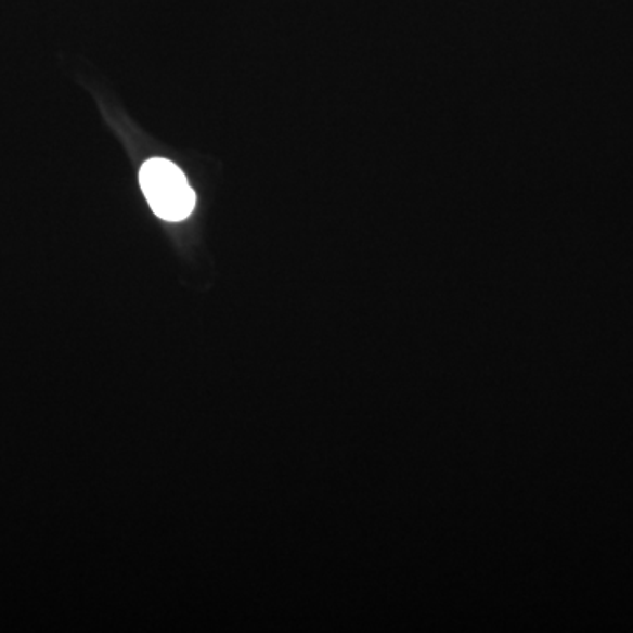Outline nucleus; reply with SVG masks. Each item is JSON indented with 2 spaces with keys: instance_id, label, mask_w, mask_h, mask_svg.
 <instances>
[{
  "instance_id": "nucleus-1",
  "label": "nucleus",
  "mask_w": 633,
  "mask_h": 633,
  "mask_svg": "<svg viewBox=\"0 0 633 633\" xmlns=\"http://www.w3.org/2000/svg\"><path fill=\"white\" fill-rule=\"evenodd\" d=\"M140 185L150 208L160 219L180 222L196 206V194L186 182L182 169L168 158H150L140 169Z\"/></svg>"
}]
</instances>
